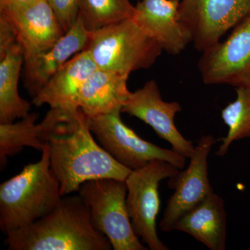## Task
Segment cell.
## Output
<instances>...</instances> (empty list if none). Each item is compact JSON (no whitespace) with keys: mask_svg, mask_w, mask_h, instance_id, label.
<instances>
[{"mask_svg":"<svg viewBox=\"0 0 250 250\" xmlns=\"http://www.w3.org/2000/svg\"><path fill=\"white\" fill-rule=\"evenodd\" d=\"M92 134L89 118L77 109L49 137L50 169L62 197L78 192L85 182L107 178L125 181L131 173L98 144Z\"/></svg>","mask_w":250,"mask_h":250,"instance_id":"6da1fadb","label":"cell"},{"mask_svg":"<svg viewBox=\"0 0 250 250\" xmlns=\"http://www.w3.org/2000/svg\"><path fill=\"white\" fill-rule=\"evenodd\" d=\"M10 250H111L107 237L94 228L80 195L62 197L53 211L7 235Z\"/></svg>","mask_w":250,"mask_h":250,"instance_id":"7a4b0ae2","label":"cell"},{"mask_svg":"<svg viewBox=\"0 0 250 250\" xmlns=\"http://www.w3.org/2000/svg\"><path fill=\"white\" fill-rule=\"evenodd\" d=\"M60 185L50 169L48 143L40 160L24 166L0 186V229L7 236L53 211L60 203Z\"/></svg>","mask_w":250,"mask_h":250,"instance_id":"3957f363","label":"cell"},{"mask_svg":"<svg viewBox=\"0 0 250 250\" xmlns=\"http://www.w3.org/2000/svg\"><path fill=\"white\" fill-rule=\"evenodd\" d=\"M84 50L99 69L129 76L150 68L163 49L131 18L90 31Z\"/></svg>","mask_w":250,"mask_h":250,"instance_id":"277c9868","label":"cell"},{"mask_svg":"<svg viewBox=\"0 0 250 250\" xmlns=\"http://www.w3.org/2000/svg\"><path fill=\"white\" fill-rule=\"evenodd\" d=\"M90 210L94 228L104 233L114 250H147L135 233L126 207L125 181L100 179L82 184L78 191Z\"/></svg>","mask_w":250,"mask_h":250,"instance_id":"5b68a950","label":"cell"},{"mask_svg":"<svg viewBox=\"0 0 250 250\" xmlns=\"http://www.w3.org/2000/svg\"><path fill=\"white\" fill-rule=\"evenodd\" d=\"M177 167L166 161L154 160L131 170L125 180L126 207L135 233L151 250H167L157 233L156 219L160 210L159 185L178 173Z\"/></svg>","mask_w":250,"mask_h":250,"instance_id":"8992f818","label":"cell"},{"mask_svg":"<svg viewBox=\"0 0 250 250\" xmlns=\"http://www.w3.org/2000/svg\"><path fill=\"white\" fill-rule=\"evenodd\" d=\"M121 111L89 118L90 131L99 143L118 163L131 170L152 161L163 160L182 170L187 158L173 149H164L145 141L121 119Z\"/></svg>","mask_w":250,"mask_h":250,"instance_id":"52a82bcc","label":"cell"},{"mask_svg":"<svg viewBox=\"0 0 250 250\" xmlns=\"http://www.w3.org/2000/svg\"><path fill=\"white\" fill-rule=\"evenodd\" d=\"M250 14V0H182L179 18L204 52Z\"/></svg>","mask_w":250,"mask_h":250,"instance_id":"ba28073f","label":"cell"},{"mask_svg":"<svg viewBox=\"0 0 250 250\" xmlns=\"http://www.w3.org/2000/svg\"><path fill=\"white\" fill-rule=\"evenodd\" d=\"M202 53L198 70L205 84L250 86V14L226 40Z\"/></svg>","mask_w":250,"mask_h":250,"instance_id":"9c48e42d","label":"cell"},{"mask_svg":"<svg viewBox=\"0 0 250 250\" xmlns=\"http://www.w3.org/2000/svg\"><path fill=\"white\" fill-rule=\"evenodd\" d=\"M9 20L22 47L24 65L49 50L62 36L63 29L48 0H32L0 8Z\"/></svg>","mask_w":250,"mask_h":250,"instance_id":"30bf717a","label":"cell"},{"mask_svg":"<svg viewBox=\"0 0 250 250\" xmlns=\"http://www.w3.org/2000/svg\"><path fill=\"white\" fill-rule=\"evenodd\" d=\"M215 142L211 135L202 136L187 168L169 178L168 187L174 193L167 202L159 223L164 232L174 231V225L180 217L213 192L208 177V158Z\"/></svg>","mask_w":250,"mask_h":250,"instance_id":"8fae6325","label":"cell"},{"mask_svg":"<svg viewBox=\"0 0 250 250\" xmlns=\"http://www.w3.org/2000/svg\"><path fill=\"white\" fill-rule=\"evenodd\" d=\"M182 111L177 102L164 101L155 80L146 82L142 88L131 92L129 98L122 108V113H127L144 122L154 129L161 139L165 140L172 149L190 159L195 146L184 137L174 123L176 115Z\"/></svg>","mask_w":250,"mask_h":250,"instance_id":"7c38bea8","label":"cell"},{"mask_svg":"<svg viewBox=\"0 0 250 250\" xmlns=\"http://www.w3.org/2000/svg\"><path fill=\"white\" fill-rule=\"evenodd\" d=\"M180 0H141L133 19L171 55L182 53L192 36L179 18Z\"/></svg>","mask_w":250,"mask_h":250,"instance_id":"4fadbf2b","label":"cell"},{"mask_svg":"<svg viewBox=\"0 0 250 250\" xmlns=\"http://www.w3.org/2000/svg\"><path fill=\"white\" fill-rule=\"evenodd\" d=\"M72 111L50 108L42 121L36 124L39 115L29 113L17 123H0V166L4 170L8 157L21 152L24 147L41 151L49 137Z\"/></svg>","mask_w":250,"mask_h":250,"instance_id":"5bb4252c","label":"cell"},{"mask_svg":"<svg viewBox=\"0 0 250 250\" xmlns=\"http://www.w3.org/2000/svg\"><path fill=\"white\" fill-rule=\"evenodd\" d=\"M98 69L87 51L79 52L61 67L33 98V104L37 106L48 104L50 108L76 111L75 101L77 94L85 81Z\"/></svg>","mask_w":250,"mask_h":250,"instance_id":"9a60e30c","label":"cell"},{"mask_svg":"<svg viewBox=\"0 0 250 250\" xmlns=\"http://www.w3.org/2000/svg\"><path fill=\"white\" fill-rule=\"evenodd\" d=\"M89 36L90 31L78 16L76 22L52 48L25 65L24 86L33 98L72 56L84 50Z\"/></svg>","mask_w":250,"mask_h":250,"instance_id":"2e32d148","label":"cell"},{"mask_svg":"<svg viewBox=\"0 0 250 250\" xmlns=\"http://www.w3.org/2000/svg\"><path fill=\"white\" fill-rule=\"evenodd\" d=\"M129 76L98 69L82 85L75 101L88 118L121 111L131 92L127 88Z\"/></svg>","mask_w":250,"mask_h":250,"instance_id":"e0dca14e","label":"cell"},{"mask_svg":"<svg viewBox=\"0 0 250 250\" xmlns=\"http://www.w3.org/2000/svg\"><path fill=\"white\" fill-rule=\"evenodd\" d=\"M173 230L188 233L208 249L226 250L227 211L223 199L211 192L180 217Z\"/></svg>","mask_w":250,"mask_h":250,"instance_id":"ac0fdd59","label":"cell"},{"mask_svg":"<svg viewBox=\"0 0 250 250\" xmlns=\"http://www.w3.org/2000/svg\"><path fill=\"white\" fill-rule=\"evenodd\" d=\"M24 54L18 43L0 59V123H14L29 114L31 104L21 98L18 82Z\"/></svg>","mask_w":250,"mask_h":250,"instance_id":"d6986e66","label":"cell"},{"mask_svg":"<svg viewBox=\"0 0 250 250\" xmlns=\"http://www.w3.org/2000/svg\"><path fill=\"white\" fill-rule=\"evenodd\" d=\"M236 98L222 110L221 118L228 126V134L215 155H226L234 141L250 138V86L236 88Z\"/></svg>","mask_w":250,"mask_h":250,"instance_id":"ffe728a7","label":"cell"},{"mask_svg":"<svg viewBox=\"0 0 250 250\" xmlns=\"http://www.w3.org/2000/svg\"><path fill=\"white\" fill-rule=\"evenodd\" d=\"M79 16L87 30L93 31L134 17L130 0H80Z\"/></svg>","mask_w":250,"mask_h":250,"instance_id":"44dd1931","label":"cell"},{"mask_svg":"<svg viewBox=\"0 0 250 250\" xmlns=\"http://www.w3.org/2000/svg\"><path fill=\"white\" fill-rule=\"evenodd\" d=\"M80 0H48L64 32H67L79 16Z\"/></svg>","mask_w":250,"mask_h":250,"instance_id":"7402d4cb","label":"cell"},{"mask_svg":"<svg viewBox=\"0 0 250 250\" xmlns=\"http://www.w3.org/2000/svg\"><path fill=\"white\" fill-rule=\"evenodd\" d=\"M16 43L17 38L11 23L4 15L0 14V59Z\"/></svg>","mask_w":250,"mask_h":250,"instance_id":"603a6c76","label":"cell"},{"mask_svg":"<svg viewBox=\"0 0 250 250\" xmlns=\"http://www.w3.org/2000/svg\"><path fill=\"white\" fill-rule=\"evenodd\" d=\"M32 0H0V8L4 7L9 5L19 4V3L27 2Z\"/></svg>","mask_w":250,"mask_h":250,"instance_id":"cb8c5ba5","label":"cell"}]
</instances>
